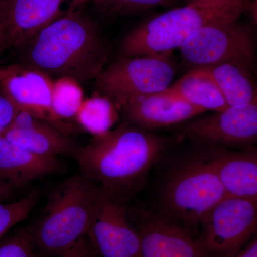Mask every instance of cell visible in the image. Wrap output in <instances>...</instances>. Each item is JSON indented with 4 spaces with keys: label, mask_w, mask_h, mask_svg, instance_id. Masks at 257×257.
I'll return each instance as SVG.
<instances>
[{
    "label": "cell",
    "mask_w": 257,
    "mask_h": 257,
    "mask_svg": "<svg viewBox=\"0 0 257 257\" xmlns=\"http://www.w3.org/2000/svg\"><path fill=\"white\" fill-rule=\"evenodd\" d=\"M117 106L107 96L98 92L84 99L74 121L93 137L112 130L118 119Z\"/></svg>",
    "instance_id": "20"
},
{
    "label": "cell",
    "mask_w": 257,
    "mask_h": 257,
    "mask_svg": "<svg viewBox=\"0 0 257 257\" xmlns=\"http://www.w3.org/2000/svg\"><path fill=\"white\" fill-rule=\"evenodd\" d=\"M3 136L15 145L41 156L74 155L78 149L63 130L25 111H18L13 124Z\"/></svg>",
    "instance_id": "15"
},
{
    "label": "cell",
    "mask_w": 257,
    "mask_h": 257,
    "mask_svg": "<svg viewBox=\"0 0 257 257\" xmlns=\"http://www.w3.org/2000/svg\"><path fill=\"white\" fill-rule=\"evenodd\" d=\"M226 196L212 157H197L171 172L161 191L160 211L156 213L183 227L195 226Z\"/></svg>",
    "instance_id": "5"
},
{
    "label": "cell",
    "mask_w": 257,
    "mask_h": 257,
    "mask_svg": "<svg viewBox=\"0 0 257 257\" xmlns=\"http://www.w3.org/2000/svg\"><path fill=\"white\" fill-rule=\"evenodd\" d=\"M18 114V109L0 87V136L10 128Z\"/></svg>",
    "instance_id": "25"
},
{
    "label": "cell",
    "mask_w": 257,
    "mask_h": 257,
    "mask_svg": "<svg viewBox=\"0 0 257 257\" xmlns=\"http://www.w3.org/2000/svg\"><path fill=\"white\" fill-rule=\"evenodd\" d=\"M54 79L38 69L22 64L0 67V87L18 111L48 121L66 133L69 127L52 110Z\"/></svg>",
    "instance_id": "10"
},
{
    "label": "cell",
    "mask_w": 257,
    "mask_h": 257,
    "mask_svg": "<svg viewBox=\"0 0 257 257\" xmlns=\"http://www.w3.org/2000/svg\"><path fill=\"white\" fill-rule=\"evenodd\" d=\"M200 68L214 79L228 106L257 103V86L249 67L227 62Z\"/></svg>",
    "instance_id": "18"
},
{
    "label": "cell",
    "mask_w": 257,
    "mask_h": 257,
    "mask_svg": "<svg viewBox=\"0 0 257 257\" xmlns=\"http://www.w3.org/2000/svg\"><path fill=\"white\" fill-rule=\"evenodd\" d=\"M211 157L227 196L257 202V147Z\"/></svg>",
    "instance_id": "17"
},
{
    "label": "cell",
    "mask_w": 257,
    "mask_h": 257,
    "mask_svg": "<svg viewBox=\"0 0 257 257\" xmlns=\"http://www.w3.org/2000/svg\"><path fill=\"white\" fill-rule=\"evenodd\" d=\"M128 214L140 234V257H210L183 226L145 209Z\"/></svg>",
    "instance_id": "11"
},
{
    "label": "cell",
    "mask_w": 257,
    "mask_h": 257,
    "mask_svg": "<svg viewBox=\"0 0 257 257\" xmlns=\"http://www.w3.org/2000/svg\"><path fill=\"white\" fill-rule=\"evenodd\" d=\"M189 138L204 143L242 144L257 139V103L230 106L184 126Z\"/></svg>",
    "instance_id": "13"
},
{
    "label": "cell",
    "mask_w": 257,
    "mask_h": 257,
    "mask_svg": "<svg viewBox=\"0 0 257 257\" xmlns=\"http://www.w3.org/2000/svg\"><path fill=\"white\" fill-rule=\"evenodd\" d=\"M250 8H251L253 21H254L257 28V0H254L253 4L250 6Z\"/></svg>",
    "instance_id": "30"
},
{
    "label": "cell",
    "mask_w": 257,
    "mask_h": 257,
    "mask_svg": "<svg viewBox=\"0 0 257 257\" xmlns=\"http://www.w3.org/2000/svg\"><path fill=\"white\" fill-rule=\"evenodd\" d=\"M86 0H0L10 48H15L57 19L74 11Z\"/></svg>",
    "instance_id": "12"
},
{
    "label": "cell",
    "mask_w": 257,
    "mask_h": 257,
    "mask_svg": "<svg viewBox=\"0 0 257 257\" xmlns=\"http://www.w3.org/2000/svg\"><path fill=\"white\" fill-rule=\"evenodd\" d=\"M179 50L184 60L195 67L234 62L253 68L254 55L251 33L237 21L204 27Z\"/></svg>",
    "instance_id": "8"
},
{
    "label": "cell",
    "mask_w": 257,
    "mask_h": 257,
    "mask_svg": "<svg viewBox=\"0 0 257 257\" xmlns=\"http://www.w3.org/2000/svg\"><path fill=\"white\" fill-rule=\"evenodd\" d=\"M171 53L124 57L103 69L96 79L98 92L107 96L117 108L147 94L170 87L175 76Z\"/></svg>",
    "instance_id": "6"
},
{
    "label": "cell",
    "mask_w": 257,
    "mask_h": 257,
    "mask_svg": "<svg viewBox=\"0 0 257 257\" xmlns=\"http://www.w3.org/2000/svg\"><path fill=\"white\" fill-rule=\"evenodd\" d=\"M165 146L160 136L125 121L93 137L74 156L81 173L111 199L126 204L143 187Z\"/></svg>",
    "instance_id": "1"
},
{
    "label": "cell",
    "mask_w": 257,
    "mask_h": 257,
    "mask_svg": "<svg viewBox=\"0 0 257 257\" xmlns=\"http://www.w3.org/2000/svg\"><path fill=\"white\" fill-rule=\"evenodd\" d=\"M121 109L126 122L145 130L179 124L204 113L168 89L135 98Z\"/></svg>",
    "instance_id": "14"
},
{
    "label": "cell",
    "mask_w": 257,
    "mask_h": 257,
    "mask_svg": "<svg viewBox=\"0 0 257 257\" xmlns=\"http://www.w3.org/2000/svg\"><path fill=\"white\" fill-rule=\"evenodd\" d=\"M234 257H257V234Z\"/></svg>",
    "instance_id": "27"
},
{
    "label": "cell",
    "mask_w": 257,
    "mask_h": 257,
    "mask_svg": "<svg viewBox=\"0 0 257 257\" xmlns=\"http://www.w3.org/2000/svg\"><path fill=\"white\" fill-rule=\"evenodd\" d=\"M14 49L18 63L81 84L96 79L109 56L100 29L79 11L57 19Z\"/></svg>",
    "instance_id": "2"
},
{
    "label": "cell",
    "mask_w": 257,
    "mask_h": 257,
    "mask_svg": "<svg viewBox=\"0 0 257 257\" xmlns=\"http://www.w3.org/2000/svg\"><path fill=\"white\" fill-rule=\"evenodd\" d=\"M64 168L57 157L32 153L0 136V178L13 188L62 172Z\"/></svg>",
    "instance_id": "16"
},
{
    "label": "cell",
    "mask_w": 257,
    "mask_h": 257,
    "mask_svg": "<svg viewBox=\"0 0 257 257\" xmlns=\"http://www.w3.org/2000/svg\"><path fill=\"white\" fill-rule=\"evenodd\" d=\"M95 250L88 236L79 240L74 246L64 251L58 257H96Z\"/></svg>",
    "instance_id": "26"
},
{
    "label": "cell",
    "mask_w": 257,
    "mask_h": 257,
    "mask_svg": "<svg viewBox=\"0 0 257 257\" xmlns=\"http://www.w3.org/2000/svg\"><path fill=\"white\" fill-rule=\"evenodd\" d=\"M249 0H192L135 28L121 45L124 57L172 53L204 27L237 21L250 8Z\"/></svg>",
    "instance_id": "4"
},
{
    "label": "cell",
    "mask_w": 257,
    "mask_h": 257,
    "mask_svg": "<svg viewBox=\"0 0 257 257\" xmlns=\"http://www.w3.org/2000/svg\"><path fill=\"white\" fill-rule=\"evenodd\" d=\"M39 198V191L35 190L20 200L0 204V239L13 226L28 217Z\"/></svg>",
    "instance_id": "22"
},
{
    "label": "cell",
    "mask_w": 257,
    "mask_h": 257,
    "mask_svg": "<svg viewBox=\"0 0 257 257\" xmlns=\"http://www.w3.org/2000/svg\"><path fill=\"white\" fill-rule=\"evenodd\" d=\"M30 228L19 230L0 244V257H36Z\"/></svg>",
    "instance_id": "23"
},
{
    "label": "cell",
    "mask_w": 257,
    "mask_h": 257,
    "mask_svg": "<svg viewBox=\"0 0 257 257\" xmlns=\"http://www.w3.org/2000/svg\"><path fill=\"white\" fill-rule=\"evenodd\" d=\"M10 48L9 40H8V33L5 28L3 20L0 18V55L4 51Z\"/></svg>",
    "instance_id": "28"
},
{
    "label": "cell",
    "mask_w": 257,
    "mask_h": 257,
    "mask_svg": "<svg viewBox=\"0 0 257 257\" xmlns=\"http://www.w3.org/2000/svg\"><path fill=\"white\" fill-rule=\"evenodd\" d=\"M167 0H86L101 9L111 12H126L149 9L164 4Z\"/></svg>",
    "instance_id": "24"
},
{
    "label": "cell",
    "mask_w": 257,
    "mask_h": 257,
    "mask_svg": "<svg viewBox=\"0 0 257 257\" xmlns=\"http://www.w3.org/2000/svg\"><path fill=\"white\" fill-rule=\"evenodd\" d=\"M13 187L0 178V204L4 203L11 196Z\"/></svg>",
    "instance_id": "29"
},
{
    "label": "cell",
    "mask_w": 257,
    "mask_h": 257,
    "mask_svg": "<svg viewBox=\"0 0 257 257\" xmlns=\"http://www.w3.org/2000/svg\"><path fill=\"white\" fill-rule=\"evenodd\" d=\"M171 92L205 112H216L228 107L224 96L211 76L200 67H196L173 85Z\"/></svg>",
    "instance_id": "19"
},
{
    "label": "cell",
    "mask_w": 257,
    "mask_h": 257,
    "mask_svg": "<svg viewBox=\"0 0 257 257\" xmlns=\"http://www.w3.org/2000/svg\"><path fill=\"white\" fill-rule=\"evenodd\" d=\"M199 242L210 257H234L257 234V202L226 196L201 224Z\"/></svg>",
    "instance_id": "7"
},
{
    "label": "cell",
    "mask_w": 257,
    "mask_h": 257,
    "mask_svg": "<svg viewBox=\"0 0 257 257\" xmlns=\"http://www.w3.org/2000/svg\"><path fill=\"white\" fill-rule=\"evenodd\" d=\"M82 84L69 77L54 79L52 110L62 124L70 127L65 121L75 119L84 100Z\"/></svg>",
    "instance_id": "21"
},
{
    "label": "cell",
    "mask_w": 257,
    "mask_h": 257,
    "mask_svg": "<svg viewBox=\"0 0 257 257\" xmlns=\"http://www.w3.org/2000/svg\"><path fill=\"white\" fill-rule=\"evenodd\" d=\"M101 191L82 173L54 189L38 220L30 228L37 253L44 257H58L87 236Z\"/></svg>",
    "instance_id": "3"
},
{
    "label": "cell",
    "mask_w": 257,
    "mask_h": 257,
    "mask_svg": "<svg viewBox=\"0 0 257 257\" xmlns=\"http://www.w3.org/2000/svg\"><path fill=\"white\" fill-rule=\"evenodd\" d=\"M87 236L100 257H140V234L126 204L116 202L103 190Z\"/></svg>",
    "instance_id": "9"
}]
</instances>
